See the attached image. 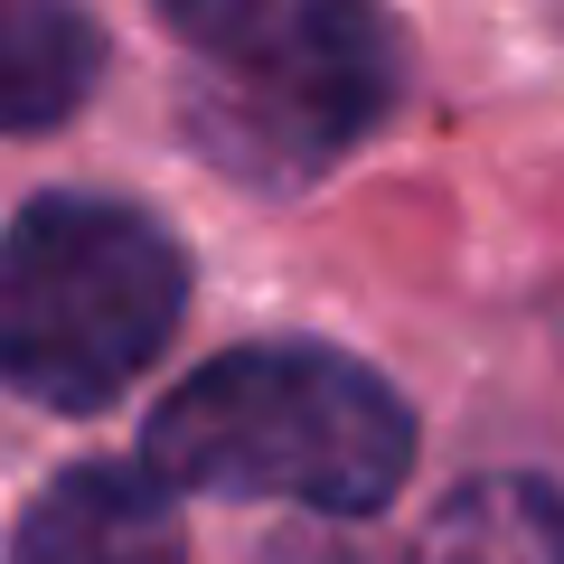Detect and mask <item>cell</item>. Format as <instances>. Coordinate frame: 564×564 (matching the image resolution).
<instances>
[{
	"mask_svg": "<svg viewBox=\"0 0 564 564\" xmlns=\"http://www.w3.org/2000/svg\"><path fill=\"white\" fill-rule=\"evenodd\" d=\"M180 132L245 188H311L395 104V29L348 0H170Z\"/></svg>",
	"mask_w": 564,
	"mask_h": 564,
	"instance_id": "7a4b0ae2",
	"label": "cell"
},
{
	"mask_svg": "<svg viewBox=\"0 0 564 564\" xmlns=\"http://www.w3.org/2000/svg\"><path fill=\"white\" fill-rule=\"evenodd\" d=\"M404 564H564V489L527 480V470L462 480L414 527Z\"/></svg>",
	"mask_w": 564,
	"mask_h": 564,
	"instance_id": "5b68a950",
	"label": "cell"
},
{
	"mask_svg": "<svg viewBox=\"0 0 564 564\" xmlns=\"http://www.w3.org/2000/svg\"><path fill=\"white\" fill-rule=\"evenodd\" d=\"M188 254L132 198H29L0 254V358L47 414H95L170 348Z\"/></svg>",
	"mask_w": 564,
	"mask_h": 564,
	"instance_id": "3957f363",
	"label": "cell"
},
{
	"mask_svg": "<svg viewBox=\"0 0 564 564\" xmlns=\"http://www.w3.org/2000/svg\"><path fill=\"white\" fill-rule=\"evenodd\" d=\"M95 66H104V29L95 20L47 10V0H20V10L0 20V113H10V132L66 122L95 95Z\"/></svg>",
	"mask_w": 564,
	"mask_h": 564,
	"instance_id": "8992f818",
	"label": "cell"
},
{
	"mask_svg": "<svg viewBox=\"0 0 564 564\" xmlns=\"http://www.w3.org/2000/svg\"><path fill=\"white\" fill-rule=\"evenodd\" d=\"M10 564H188L180 499L141 462H76L20 508Z\"/></svg>",
	"mask_w": 564,
	"mask_h": 564,
	"instance_id": "277c9868",
	"label": "cell"
},
{
	"mask_svg": "<svg viewBox=\"0 0 564 564\" xmlns=\"http://www.w3.org/2000/svg\"><path fill=\"white\" fill-rule=\"evenodd\" d=\"M141 470L170 499H273L377 518L414 470V404L329 339H254L180 377L141 423Z\"/></svg>",
	"mask_w": 564,
	"mask_h": 564,
	"instance_id": "6da1fadb",
	"label": "cell"
}]
</instances>
